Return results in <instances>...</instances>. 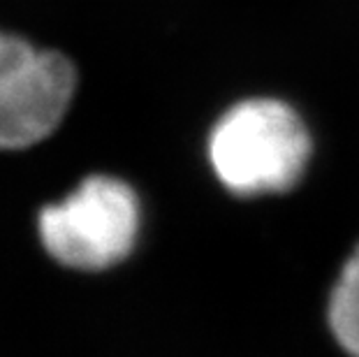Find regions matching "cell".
<instances>
[{"label": "cell", "mask_w": 359, "mask_h": 357, "mask_svg": "<svg viewBox=\"0 0 359 357\" xmlns=\"http://www.w3.org/2000/svg\"><path fill=\"white\" fill-rule=\"evenodd\" d=\"M313 140L292 105L246 97L220 114L206 140L216 179L239 197L285 193L299 184Z\"/></svg>", "instance_id": "6da1fadb"}, {"label": "cell", "mask_w": 359, "mask_h": 357, "mask_svg": "<svg viewBox=\"0 0 359 357\" xmlns=\"http://www.w3.org/2000/svg\"><path fill=\"white\" fill-rule=\"evenodd\" d=\"M140 232V200L126 181L90 177L63 202L40 214V237L58 262L104 269L133 250Z\"/></svg>", "instance_id": "7a4b0ae2"}, {"label": "cell", "mask_w": 359, "mask_h": 357, "mask_svg": "<svg viewBox=\"0 0 359 357\" xmlns=\"http://www.w3.org/2000/svg\"><path fill=\"white\" fill-rule=\"evenodd\" d=\"M74 86L77 72L63 54L0 33V149H26L49 137Z\"/></svg>", "instance_id": "3957f363"}, {"label": "cell", "mask_w": 359, "mask_h": 357, "mask_svg": "<svg viewBox=\"0 0 359 357\" xmlns=\"http://www.w3.org/2000/svg\"><path fill=\"white\" fill-rule=\"evenodd\" d=\"M330 328L343 351L359 357V246L343 264L332 290Z\"/></svg>", "instance_id": "277c9868"}]
</instances>
